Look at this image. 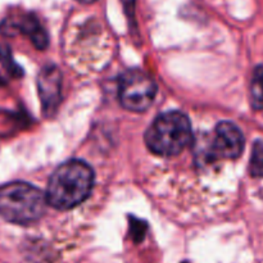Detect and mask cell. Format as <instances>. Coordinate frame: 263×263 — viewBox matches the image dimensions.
Here are the masks:
<instances>
[{
	"mask_svg": "<svg viewBox=\"0 0 263 263\" xmlns=\"http://www.w3.org/2000/svg\"><path fill=\"white\" fill-rule=\"evenodd\" d=\"M94 172L84 161H72L61 164L51 175L46 190V202L59 211H68L81 204L94 186Z\"/></svg>",
	"mask_w": 263,
	"mask_h": 263,
	"instance_id": "obj_1",
	"label": "cell"
},
{
	"mask_svg": "<svg viewBox=\"0 0 263 263\" xmlns=\"http://www.w3.org/2000/svg\"><path fill=\"white\" fill-rule=\"evenodd\" d=\"M193 140L190 121L184 113L171 110L158 116L145 133V143L154 154L172 157L181 153Z\"/></svg>",
	"mask_w": 263,
	"mask_h": 263,
	"instance_id": "obj_2",
	"label": "cell"
},
{
	"mask_svg": "<svg viewBox=\"0 0 263 263\" xmlns=\"http://www.w3.org/2000/svg\"><path fill=\"white\" fill-rule=\"evenodd\" d=\"M46 197L27 182H12L0 189V216L8 222L28 225L40 220L46 210Z\"/></svg>",
	"mask_w": 263,
	"mask_h": 263,
	"instance_id": "obj_3",
	"label": "cell"
},
{
	"mask_svg": "<svg viewBox=\"0 0 263 263\" xmlns=\"http://www.w3.org/2000/svg\"><path fill=\"white\" fill-rule=\"evenodd\" d=\"M157 94V84L141 69H128L121 76L118 98L123 108L133 112H145Z\"/></svg>",
	"mask_w": 263,
	"mask_h": 263,
	"instance_id": "obj_4",
	"label": "cell"
},
{
	"mask_svg": "<svg viewBox=\"0 0 263 263\" xmlns=\"http://www.w3.org/2000/svg\"><path fill=\"white\" fill-rule=\"evenodd\" d=\"M244 151V135L233 122L222 121L216 126L205 156L210 161L236 159Z\"/></svg>",
	"mask_w": 263,
	"mask_h": 263,
	"instance_id": "obj_5",
	"label": "cell"
},
{
	"mask_svg": "<svg viewBox=\"0 0 263 263\" xmlns=\"http://www.w3.org/2000/svg\"><path fill=\"white\" fill-rule=\"evenodd\" d=\"M37 89L43 112L46 117H51L61 103L62 72L54 64H48L37 76Z\"/></svg>",
	"mask_w": 263,
	"mask_h": 263,
	"instance_id": "obj_6",
	"label": "cell"
},
{
	"mask_svg": "<svg viewBox=\"0 0 263 263\" xmlns=\"http://www.w3.org/2000/svg\"><path fill=\"white\" fill-rule=\"evenodd\" d=\"M0 31L7 35L25 33L31 39L33 45L41 50L48 46V35L33 14L21 15L17 20H7L2 25Z\"/></svg>",
	"mask_w": 263,
	"mask_h": 263,
	"instance_id": "obj_7",
	"label": "cell"
},
{
	"mask_svg": "<svg viewBox=\"0 0 263 263\" xmlns=\"http://www.w3.org/2000/svg\"><path fill=\"white\" fill-rule=\"evenodd\" d=\"M251 102L254 109H263V66L256 67L252 76Z\"/></svg>",
	"mask_w": 263,
	"mask_h": 263,
	"instance_id": "obj_8",
	"label": "cell"
},
{
	"mask_svg": "<svg viewBox=\"0 0 263 263\" xmlns=\"http://www.w3.org/2000/svg\"><path fill=\"white\" fill-rule=\"evenodd\" d=\"M249 171L252 176L263 177V139H259L253 144Z\"/></svg>",
	"mask_w": 263,
	"mask_h": 263,
	"instance_id": "obj_9",
	"label": "cell"
},
{
	"mask_svg": "<svg viewBox=\"0 0 263 263\" xmlns=\"http://www.w3.org/2000/svg\"><path fill=\"white\" fill-rule=\"evenodd\" d=\"M0 62H2L3 66L5 67V69H7L12 76H22V68L13 61L12 53H10L8 46H0Z\"/></svg>",
	"mask_w": 263,
	"mask_h": 263,
	"instance_id": "obj_10",
	"label": "cell"
},
{
	"mask_svg": "<svg viewBox=\"0 0 263 263\" xmlns=\"http://www.w3.org/2000/svg\"><path fill=\"white\" fill-rule=\"evenodd\" d=\"M146 229H148V226H146V223L144 222V221L138 220V218L135 217H130L131 236H133V239L136 241V243L143 241L144 236H145V233H146Z\"/></svg>",
	"mask_w": 263,
	"mask_h": 263,
	"instance_id": "obj_11",
	"label": "cell"
},
{
	"mask_svg": "<svg viewBox=\"0 0 263 263\" xmlns=\"http://www.w3.org/2000/svg\"><path fill=\"white\" fill-rule=\"evenodd\" d=\"M125 9L127 12L128 17L134 18V7H135V0H122Z\"/></svg>",
	"mask_w": 263,
	"mask_h": 263,
	"instance_id": "obj_12",
	"label": "cell"
},
{
	"mask_svg": "<svg viewBox=\"0 0 263 263\" xmlns=\"http://www.w3.org/2000/svg\"><path fill=\"white\" fill-rule=\"evenodd\" d=\"M77 2L84 3V4H90V3H94V2H97V0H77Z\"/></svg>",
	"mask_w": 263,
	"mask_h": 263,
	"instance_id": "obj_13",
	"label": "cell"
}]
</instances>
